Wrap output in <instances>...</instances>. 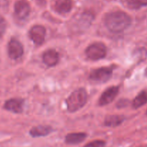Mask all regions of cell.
I'll use <instances>...</instances> for the list:
<instances>
[{
  "instance_id": "20",
  "label": "cell",
  "mask_w": 147,
  "mask_h": 147,
  "mask_svg": "<svg viewBox=\"0 0 147 147\" xmlns=\"http://www.w3.org/2000/svg\"><path fill=\"white\" fill-rule=\"evenodd\" d=\"M10 0H0V7H6L9 4Z\"/></svg>"
},
{
  "instance_id": "8",
  "label": "cell",
  "mask_w": 147,
  "mask_h": 147,
  "mask_svg": "<svg viewBox=\"0 0 147 147\" xmlns=\"http://www.w3.org/2000/svg\"><path fill=\"white\" fill-rule=\"evenodd\" d=\"M14 12L20 20H24L30 13V6L26 0H18L14 4Z\"/></svg>"
},
{
  "instance_id": "11",
  "label": "cell",
  "mask_w": 147,
  "mask_h": 147,
  "mask_svg": "<svg viewBox=\"0 0 147 147\" xmlns=\"http://www.w3.org/2000/svg\"><path fill=\"white\" fill-rule=\"evenodd\" d=\"M55 10L60 14H67L73 8L72 0H56L55 2Z\"/></svg>"
},
{
  "instance_id": "1",
  "label": "cell",
  "mask_w": 147,
  "mask_h": 147,
  "mask_svg": "<svg viewBox=\"0 0 147 147\" xmlns=\"http://www.w3.org/2000/svg\"><path fill=\"white\" fill-rule=\"evenodd\" d=\"M131 24V18L124 12H112L109 13L105 17V24L112 33H121L129 28Z\"/></svg>"
},
{
  "instance_id": "22",
  "label": "cell",
  "mask_w": 147,
  "mask_h": 147,
  "mask_svg": "<svg viewBox=\"0 0 147 147\" xmlns=\"http://www.w3.org/2000/svg\"><path fill=\"white\" fill-rule=\"evenodd\" d=\"M146 115H147V110H146Z\"/></svg>"
},
{
  "instance_id": "5",
  "label": "cell",
  "mask_w": 147,
  "mask_h": 147,
  "mask_svg": "<svg viewBox=\"0 0 147 147\" xmlns=\"http://www.w3.org/2000/svg\"><path fill=\"white\" fill-rule=\"evenodd\" d=\"M9 56L11 59H18L23 55V46L22 43L17 39L12 38L8 43L7 46Z\"/></svg>"
},
{
  "instance_id": "4",
  "label": "cell",
  "mask_w": 147,
  "mask_h": 147,
  "mask_svg": "<svg viewBox=\"0 0 147 147\" xmlns=\"http://www.w3.org/2000/svg\"><path fill=\"white\" fill-rule=\"evenodd\" d=\"M113 70L109 67H101L92 71L89 76V79L93 82L98 83H104L112 76Z\"/></svg>"
},
{
  "instance_id": "14",
  "label": "cell",
  "mask_w": 147,
  "mask_h": 147,
  "mask_svg": "<svg viewBox=\"0 0 147 147\" xmlns=\"http://www.w3.org/2000/svg\"><path fill=\"white\" fill-rule=\"evenodd\" d=\"M125 120L123 115H108L104 121V124L108 127H116L123 122Z\"/></svg>"
},
{
  "instance_id": "7",
  "label": "cell",
  "mask_w": 147,
  "mask_h": 147,
  "mask_svg": "<svg viewBox=\"0 0 147 147\" xmlns=\"http://www.w3.org/2000/svg\"><path fill=\"white\" fill-rule=\"evenodd\" d=\"M119 92V86H113L108 88L100 95L98 101L99 105L103 106V105H106L111 103L115 99V97L117 96Z\"/></svg>"
},
{
  "instance_id": "21",
  "label": "cell",
  "mask_w": 147,
  "mask_h": 147,
  "mask_svg": "<svg viewBox=\"0 0 147 147\" xmlns=\"http://www.w3.org/2000/svg\"><path fill=\"white\" fill-rule=\"evenodd\" d=\"M144 75L146 77H147V67L146 68V69H145V71H144Z\"/></svg>"
},
{
  "instance_id": "17",
  "label": "cell",
  "mask_w": 147,
  "mask_h": 147,
  "mask_svg": "<svg viewBox=\"0 0 147 147\" xmlns=\"http://www.w3.org/2000/svg\"><path fill=\"white\" fill-rule=\"evenodd\" d=\"M105 146H106V142L104 141L95 140V141H91V142L88 143L83 147H105Z\"/></svg>"
},
{
  "instance_id": "15",
  "label": "cell",
  "mask_w": 147,
  "mask_h": 147,
  "mask_svg": "<svg viewBox=\"0 0 147 147\" xmlns=\"http://www.w3.org/2000/svg\"><path fill=\"white\" fill-rule=\"evenodd\" d=\"M147 103V90H142L139 92L132 102V107L138 109Z\"/></svg>"
},
{
  "instance_id": "12",
  "label": "cell",
  "mask_w": 147,
  "mask_h": 147,
  "mask_svg": "<svg viewBox=\"0 0 147 147\" xmlns=\"http://www.w3.org/2000/svg\"><path fill=\"white\" fill-rule=\"evenodd\" d=\"M53 128L49 125H37L33 127L30 131V135L33 138L43 137L48 135L50 133L53 132Z\"/></svg>"
},
{
  "instance_id": "10",
  "label": "cell",
  "mask_w": 147,
  "mask_h": 147,
  "mask_svg": "<svg viewBox=\"0 0 147 147\" xmlns=\"http://www.w3.org/2000/svg\"><path fill=\"white\" fill-rule=\"evenodd\" d=\"M59 59H60L59 53L53 49L47 50V51L45 52L42 56L43 62L50 67L55 66L58 63Z\"/></svg>"
},
{
  "instance_id": "9",
  "label": "cell",
  "mask_w": 147,
  "mask_h": 147,
  "mask_svg": "<svg viewBox=\"0 0 147 147\" xmlns=\"http://www.w3.org/2000/svg\"><path fill=\"white\" fill-rule=\"evenodd\" d=\"M24 100L20 98H12L8 99L4 103V108L7 110L14 113H21L23 111Z\"/></svg>"
},
{
  "instance_id": "13",
  "label": "cell",
  "mask_w": 147,
  "mask_h": 147,
  "mask_svg": "<svg viewBox=\"0 0 147 147\" xmlns=\"http://www.w3.org/2000/svg\"><path fill=\"white\" fill-rule=\"evenodd\" d=\"M87 137V134L85 133H72L66 135L65 142L69 145H77L80 144Z\"/></svg>"
},
{
  "instance_id": "18",
  "label": "cell",
  "mask_w": 147,
  "mask_h": 147,
  "mask_svg": "<svg viewBox=\"0 0 147 147\" xmlns=\"http://www.w3.org/2000/svg\"><path fill=\"white\" fill-rule=\"evenodd\" d=\"M7 27V22L4 17L0 16V37L3 35Z\"/></svg>"
},
{
  "instance_id": "16",
  "label": "cell",
  "mask_w": 147,
  "mask_h": 147,
  "mask_svg": "<svg viewBox=\"0 0 147 147\" xmlns=\"http://www.w3.org/2000/svg\"><path fill=\"white\" fill-rule=\"evenodd\" d=\"M126 3L127 7L131 10H139L147 6V0H126Z\"/></svg>"
},
{
  "instance_id": "2",
  "label": "cell",
  "mask_w": 147,
  "mask_h": 147,
  "mask_svg": "<svg viewBox=\"0 0 147 147\" xmlns=\"http://www.w3.org/2000/svg\"><path fill=\"white\" fill-rule=\"evenodd\" d=\"M88 100V94L86 89H78L72 92L66 100L69 112H73L83 108Z\"/></svg>"
},
{
  "instance_id": "6",
  "label": "cell",
  "mask_w": 147,
  "mask_h": 147,
  "mask_svg": "<svg viewBox=\"0 0 147 147\" xmlns=\"http://www.w3.org/2000/svg\"><path fill=\"white\" fill-rule=\"evenodd\" d=\"M46 30L43 26L34 25L29 32V36L33 43L36 45L42 44L45 37Z\"/></svg>"
},
{
  "instance_id": "19",
  "label": "cell",
  "mask_w": 147,
  "mask_h": 147,
  "mask_svg": "<svg viewBox=\"0 0 147 147\" xmlns=\"http://www.w3.org/2000/svg\"><path fill=\"white\" fill-rule=\"evenodd\" d=\"M129 104V101L127 99H121V100L119 101L117 103V107L119 108H125V107L128 106Z\"/></svg>"
},
{
  "instance_id": "3",
  "label": "cell",
  "mask_w": 147,
  "mask_h": 147,
  "mask_svg": "<svg viewBox=\"0 0 147 147\" xmlns=\"http://www.w3.org/2000/svg\"><path fill=\"white\" fill-rule=\"evenodd\" d=\"M86 54L90 60L96 61L103 59L106 55V47L102 43H93L86 48Z\"/></svg>"
}]
</instances>
